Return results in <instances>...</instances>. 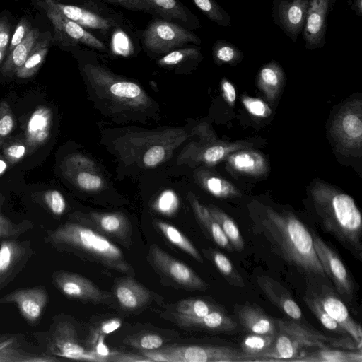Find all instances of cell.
Returning a JSON list of instances; mask_svg holds the SVG:
<instances>
[{"mask_svg": "<svg viewBox=\"0 0 362 362\" xmlns=\"http://www.w3.org/2000/svg\"><path fill=\"white\" fill-rule=\"evenodd\" d=\"M31 29L30 23L28 20L25 18H21L20 20L11 37L8 47L9 52L25 38Z\"/></svg>", "mask_w": 362, "mask_h": 362, "instance_id": "f5cc1de1", "label": "cell"}, {"mask_svg": "<svg viewBox=\"0 0 362 362\" xmlns=\"http://www.w3.org/2000/svg\"><path fill=\"white\" fill-rule=\"evenodd\" d=\"M8 163L4 156L0 155V175H3L8 169Z\"/></svg>", "mask_w": 362, "mask_h": 362, "instance_id": "be15d7a7", "label": "cell"}, {"mask_svg": "<svg viewBox=\"0 0 362 362\" xmlns=\"http://www.w3.org/2000/svg\"><path fill=\"white\" fill-rule=\"evenodd\" d=\"M256 281L270 302L293 320L303 324L301 322L302 311L290 292L284 286L267 276H258Z\"/></svg>", "mask_w": 362, "mask_h": 362, "instance_id": "ffe728a7", "label": "cell"}, {"mask_svg": "<svg viewBox=\"0 0 362 362\" xmlns=\"http://www.w3.org/2000/svg\"><path fill=\"white\" fill-rule=\"evenodd\" d=\"M6 54V49H0V63L4 59Z\"/></svg>", "mask_w": 362, "mask_h": 362, "instance_id": "03108f58", "label": "cell"}, {"mask_svg": "<svg viewBox=\"0 0 362 362\" xmlns=\"http://www.w3.org/2000/svg\"><path fill=\"white\" fill-rule=\"evenodd\" d=\"M205 254L230 285L239 288H243L245 286L242 276L235 269L231 261L224 254L211 249L206 250Z\"/></svg>", "mask_w": 362, "mask_h": 362, "instance_id": "d6a6232c", "label": "cell"}, {"mask_svg": "<svg viewBox=\"0 0 362 362\" xmlns=\"http://www.w3.org/2000/svg\"><path fill=\"white\" fill-rule=\"evenodd\" d=\"M110 4L119 6L133 11L150 13L148 6L142 0H104Z\"/></svg>", "mask_w": 362, "mask_h": 362, "instance_id": "11a10c76", "label": "cell"}, {"mask_svg": "<svg viewBox=\"0 0 362 362\" xmlns=\"http://www.w3.org/2000/svg\"><path fill=\"white\" fill-rule=\"evenodd\" d=\"M15 119L13 112L6 100L0 101V147L13 132Z\"/></svg>", "mask_w": 362, "mask_h": 362, "instance_id": "ee69618b", "label": "cell"}, {"mask_svg": "<svg viewBox=\"0 0 362 362\" xmlns=\"http://www.w3.org/2000/svg\"><path fill=\"white\" fill-rule=\"evenodd\" d=\"M212 54L218 64L235 65L243 58V54L236 46L224 40L215 42L212 47Z\"/></svg>", "mask_w": 362, "mask_h": 362, "instance_id": "ab89813d", "label": "cell"}, {"mask_svg": "<svg viewBox=\"0 0 362 362\" xmlns=\"http://www.w3.org/2000/svg\"><path fill=\"white\" fill-rule=\"evenodd\" d=\"M143 355L153 361H258L257 359L244 354L241 349L228 346H168L155 351H144Z\"/></svg>", "mask_w": 362, "mask_h": 362, "instance_id": "5b68a950", "label": "cell"}, {"mask_svg": "<svg viewBox=\"0 0 362 362\" xmlns=\"http://www.w3.org/2000/svg\"><path fill=\"white\" fill-rule=\"evenodd\" d=\"M205 187L213 195L221 197L238 196V191L230 183L218 177H209L204 181Z\"/></svg>", "mask_w": 362, "mask_h": 362, "instance_id": "7bdbcfd3", "label": "cell"}, {"mask_svg": "<svg viewBox=\"0 0 362 362\" xmlns=\"http://www.w3.org/2000/svg\"><path fill=\"white\" fill-rule=\"evenodd\" d=\"M163 344L162 337L154 334H145L132 343L133 346L146 351L159 349Z\"/></svg>", "mask_w": 362, "mask_h": 362, "instance_id": "f907efd6", "label": "cell"}, {"mask_svg": "<svg viewBox=\"0 0 362 362\" xmlns=\"http://www.w3.org/2000/svg\"><path fill=\"white\" fill-rule=\"evenodd\" d=\"M232 150V146L222 145L212 146L205 150L203 154V158L208 163H214L221 160Z\"/></svg>", "mask_w": 362, "mask_h": 362, "instance_id": "816d5d0a", "label": "cell"}, {"mask_svg": "<svg viewBox=\"0 0 362 362\" xmlns=\"http://www.w3.org/2000/svg\"><path fill=\"white\" fill-rule=\"evenodd\" d=\"M77 185L85 190H96L101 187L103 181L100 176L86 171H80L75 177Z\"/></svg>", "mask_w": 362, "mask_h": 362, "instance_id": "7dc6e473", "label": "cell"}, {"mask_svg": "<svg viewBox=\"0 0 362 362\" xmlns=\"http://www.w3.org/2000/svg\"><path fill=\"white\" fill-rule=\"evenodd\" d=\"M107 361L115 362H139V361H153L144 355L139 356L129 354H112L107 358Z\"/></svg>", "mask_w": 362, "mask_h": 362, "instance_id": "9f6ffc18", "label": "cell"}, {"mask_svg": "<svg viewBox=\"0 0 362 362\" xmlns=\"http://www.w3.org/2000/svg\"><path fill=\"white\" fill-rule=\"evenodd\" d=\"M177 313L194 317H202L211 312L223 310L216 304L202 299H185L177 303L175 306Z\"/></svg>", "mask_w": 362, "mask_h": 362, "instance_id": "f35d334b", "label": "cell"}, {"mask_svg": "<svg viewBox=\"0 0 362 362\" xmlns=\"http://www.w3.org/2000/svg\"><path fill=\"white\" fill-rule=\"evenodd\" d=\"M27 152L26 146L21 142H13L3 147L4 156L9 165H14L21 161Z\"/></svg>", "mask_w": 362, "mask_h": 362, "instance_id": "bcb514c9", "label": "cell"}, {"mask_svg": "<svg viewBox=\"0 0 362 362\" xmlns=\"http://www.w3.org/2000/svg\"><path fill=\"white\" fill-rule=\"evenodd\" d=\"M52 124V112L46 106H40L30 116L25 132V141L30 149L44 145L49 138Z\"/></svg>", "mask_w": 362, "mask_h": 362, "instance_id": "603a6c76", "label": "cell"}, {"mask_svg": "<svg viewBox=\"0 0 362 362\" xmlns=\"http://www.w3.org/2000/svg\"><path fill=\"white\" fill-rule=\"evenodd\" d=\"M17 336L12 335L0 343V362H55L61 361L59 357L46 354H35L18 347Z\"/></svg>", "mask_w": 362, "mask_h": 362, "instance_id": "4316f807", "label": "cell"}, {"mask_svg": "<svg viewBox=\"0 0 362 362\" xmlns=\"http://www.w3.org/2000/svg\"><path fill=\"white\" fill-rule=\"evenodd\" d=\"M43 201L50 212L55 216L62 215L66 210V201L58 190L45 192L43 194Z\"/></svg>", "mask_w": 362, "mask_h": 362, "instance_id": "f6af8a7d", "label": "cell"}, {"mask_svg": "<svg viewBox=\"0 0 362 362\" xmlns=\"http://www.w3.org/2000/svg\"><path fill=\"white\" fill-rule=\"evenodd\" d=\"M165 156V150L161 146H154L150 148L144 154V163L148 167H153L160 163Z\"/></svg>", "mask_w": 362, "mask_h": 362, "instance_id": "db71d44e", "label": "cell"}, {"mask_svg": "<svg viewBox=\"0 0 362 362\" xmlns=\"http://www.w3.org/2000/svg\"><path fill=\"white\" fill-rule=\"evenodd\" d=\"M284 80V71L279 64L274 61L264 64L257 76L259 87L264 90L269 98L275 97Z\"/></svg>", "mask_w": 362, "mask_h": 362, "instance_id": "f546056e", "label": "cell"}, {"mask_svg": "<svg viewBox=\"0 0 362 362\" xmlns=\"http://www.w3.org/2000/svg\"><path fill=\"white\" fill-rule=\"evenodd\" d=\"M40 38V31L37 28H32L25 38L10 51L0 69L1 73L4 76L15 74L25 62Z\"/></svg>", "mask_w": 362, "mask_h": 362, "instance_id": "d4e9b609", "label": "cell"}, {"mask_svg": "<svg viewBox=\"0 0 362 362\" xmlns=\"http://www.w3.org/2000/svg\"><path fill=\"white\" fill-rule=\"evenodd\" d=\"M303 300L308 308L325 328L342 337H350L348 332L324 310L315 296L314 292L311 291L309 294L305 295Z\"/></svg>", "mask_w": 362, "mask_h": 362, "instance_id": "74e56055", "label": "cell"}, {"mask_svg": "<svg viewBox=\"0 0 362 362\" xmlns=\"http://www.w3.org/2000/svg\"><path fill=\"white\" fill-rule=\"evenodd\" d=\"M314 248L321 266L334 283L338 293L348 303L352 300L354 284L338 255L319 235L312 233Z\"/></svg>", "mask_w": 362, "mask_h": 362, "instance_id": "ba28073f", "label": "cell"}, {"mask_svg": "<svg viewBox=\"0 0 362 362\" xmlns=\"http://www.w3.org/2000/svg\"><path fill=\"white\" fill-rule=\"evenodd\" d=\"M336 0H309L302 30L305 48L313 50L326 42L327 19Z\"/></svg>", "mask_w": 362, "mask_h": 362, "instance_id": "9a60e30c", "label": "cell"}, {"mask_svg": "<svg viewBox=\"0 0 362 362\" xmlns=\"http://www.w3.org/2000/svg\"><path fill=\"white\" fill-rule=\"evenodd\" d=\"M189 199L198 221L211 239L220 247L228 252L234 251L229 240L208 209L202 205L193 194L189 195Z\"/></svg>", "mask_w": 362, "mask_h": 362, "instance_id": "484cf974", "label": "cell"}, {"mask_svg": "<svg viewBox=\"0 0 362 362\" xmlns=\"http://www.w3.org/2000/svg\"><path fill=\"white\" fill-rule=\"evenodd\" d=\"M54 286L66 297L82 302L106 303L109 293L100 290L84 276L65 270H56L51 276Z\"/></svg>", "mask_w": 362, "mask_h": 362, "instance_id": "30bf717a", "label": "cell"}, {"mask_svg": "<svg viewBox=\"0 0 362 362\" xmlns=\"http://www.w3.org/2000/svg\"><path fill=\"white\" fill-rule=\"evenodd\" d=\"M33 335L47 355L74 360L106 361L95 351L86 349L81 344L74 325L59 315L53 318L47 332H35Z\"/></svg>", "mask_w": 362, "mask_h": 362, "instance_id": "277c9868", "label": "cell"}, {"mask_svg": "<svg viewBox=\"0 0 362 362\" xmlns=\"http://www.w3.org/2000/svg\"><path fill=\"white\" fill-rule=\"evenodd\" d=\"M191 1L211 21L223 27H226L230 25V16L214 0Z\"/></svg>", "mask_w": 362, "mask_h": 362, "instance_id": "b9f144b4", "label": "cell"}, {"mask_svg": "<svg viewBox=\"0 0 362 362\" xmlns=\"http://www.w3.org/2000/svg\"><path fill=\"white\" fill-rule=\"evenodd\" d=\"M276 335L249 334L240 343V349L246 355L264 361L260 356L273 344Z\"/></svg>", "mask_w": 362, "mask_h": 362, "instance_id": "8d00e7d4", "label": "cell"}, {"mask_svg": "<svg viewBox=\"0 0 362 362\" xmlns=\"http://www.w3.org/2000/svg\"><path fill=\"white\" fill-rule=\"evenodd\" d=\"M361 103L348 105L336 117L332 132L346 148L360 147L362 139Z\"/></svg>", "mask_w": 362, "mask_h": 362, "instance_id": "e0dca14e", "label": "cell"}, {"mask_svg": "<svg viewBox=\"0 0 362 362\" xmlns=\"http://www.w3.org/2000/svg\"><path fill=\"white\" fill-rule=\"evenodd\" d=\"M42 6L54 27V38L64 45L82 44L93 49L107 52L106 45L82 26L67 18L45 4Z\"/></svg>", "mask_w": 362, "mask_h": 362, "instance_id": "8fae6325", "label": "cell"}, {"mask_svg": "<svg viewBox=\"0 0 362 362\" xmlns=\"http://www.w3.org/2000/svg\"><path fill=\"white\" fill-rule=\"evenodd\" d=\"M253 221L255 232L264 237L273 252L288 264L307 276H325L312 235L295 215L267 207Z\"/></svg>", "mask_w": 362, "mask_h": 362, "instance_id": "6da1fadb", "label": "cell"}, {"mask_svg": "<svg viewBox=\"0 0 362 362\" xmlns=\"http://www.w3.org/2000/svg\"><path fill=\"white\" fill-rule=\"evenodd\" d=\"M2 200L0 199V239L18 238L21 235L32 230L34 225L25 220L15 223L1 211Z\"/></svg>", "mask_w": 362, "mask_h": 362, "instance_id": "60d3db41", "label": "cell"}, {"mask_svg": "<svg viewBox=\"0 0 362 362\" xmlns=\"http://www.w3.org/2000/svg\"><path fill=\"white\" fill-rule=\"evenodd\" d=\"M48 301V292L41 285L16 289L0 298V303L14 304L32 327L40 323Z\"/></svg>", "mask_w": 362, "mask_h": 362, "instance_id": "4fadbf2b", "label": "cell"}, {"mask_svg": "<svg viewBox=\"0 0 362 362\" xmlns=\"http://www.w3.org/2000/svg\"><path fill=\"white\" fill-rule=\"evenodd\" d=\"M349 4L351 8L354 10L358 16H362V0L349 1Z\"/></svg>", "mask_w": 362, "mask_h": 362, "instance_id": "6125c7cd", "label": "cell"}, {"mask_svg": "<svg viewBox=\"0 0 362 362\" xmlns=\"http://www.w3.org/2000/svg\"><path fill=\"white\" fill-rule=\"evenodd\" d=\"M150 13L162 19L175 22L187 29H198L200 22L179 0H142Z\"/></svg>", "mask_w": 362, "mask_h": 362, "instance_id": "44dd1931", "label": "cell"}, {"mask_svg": "<svg viewBox=\"0 0 362 362\" xmlns=\"http://www.w3.org/2000/svg\"><path fill=\"white\" fill-rule=\"evenodd\" d=\"M221 88L226 101L230 105H233L236 99V91L233 85L227 79H223L221 82Z\"/></svg>", "mask_w": 362, "mask_h": 362, "instance_id": "680465c9", "label": "cell"}, {"mask_svg": "<svg viewBox=\"0 0 362 362\" xmlns=\"http://www.w3.org/2000/svg\"><path fill=\"white\" fill-rule=\"evenodd\" d=\"M313 197L324 229L361 261L362 218L353 198L328 188L317 189Z\"/></svg>", "mask_w": 362, "mask_h": 362, "instance_id": "3957f363", "label": "cell"}, {"mask_svg": "<svg viewBox=\"0 0 362 362\" xmlns=\"http://www.w3.org/2000/svg\"><path fill=\"white\" fill-rule=\"evenodd\" d=\"M49 47V40H39L25 62L16 73L17 77L28 78L34 76L44 62Z\"/></svg>", "mask_w": 362, "mask_h": 362, "instance_id": "836d02e7", "label": "cell"}, {"mask_svg": "<svg viewBox=\"0 0 362 362\" xmlns=\"http://www.w3.org/2000/svg\"><path fill=\"white\" fill-rule=\"evenodd\" d=\"M238 305L235 313L238 321L250 334H276L275 319L268 315L260 307L249 303Z\"/></svg>", "mask_w": 362, "mask_h": 362, "instance_id": "7402d4cb", "label": "cell"}, {"mask_svg": "<svg viewBox=\"0 0 362 362\" xmlns=\"http://www.w3.org/2000/svg\"><path fill=\"white\" fill-rule=\"evenodd\" d=\"M309 0H273L272 17L290 39L296 42L302 32Z\"/></svg>", "mask_w": 362, "mask_h": 362, "instance_id": "2e32d148", "label": "cell"}, {"mask_svg": "<svg viewBox=\"0 0 362 362\" xmlns=\"http://www.w3.org/2000/svg\"><path fill=\"white\" fill-rule=\"evenodd\" d=\"M13 334H0V343L2 341L6 340L9 337H11Z\"/></svg>", "mask_w": 362, "mask_h": 362, "instance_id": "e7e4bbea", "label": "cell"}, {"mask_svg": "<svg viewBox=\"0 0 362 362\" xmlns=\"http://www.w3.org/2000/svg\"><path fill=\"white\" fill-rule=\"evenodd\" d=\"M150 260L162 274L189 290L206 291L209 284L186 264L173 258L156 245L149 250Z\"/></svg>", "mask_w": 362, "mask_h": 362, "instance_id": "7c38bea8", "label": "cell"}, {"mask_svg": "<svg viewBox=\"0 0 362 362\" xmlns=\"http://www.w3.org/2000/svg\"><path fill=\"white\" fill-rule=\"evenodd\" d=\"M119 305L127 310H136L144 306L150 298V292L130 277L119 280L115 288Z\"/></svg>", "mask_w": 362, "mask_h": 362, "instance_id": "cb8c5ba5", "label": "cell"}, {"mask_svg": "<svg viewBox=\"0 0 362 362\" xmlns=\"http://www.w3.org/2000/svg\"><path fill=\"white\" fill-rule=\"evenodd\" d=\"M290 361L301 362H361V349H332L329 347L319 348L313 352L299 354Z\"/></svg>", "mask_w": 362, "mask_h": 362, "instance_id": "83f0119b", "label": "cell"}, {"mask_svg": "<svg viewBox=\"0 0 362 362\" xmlns=\"http://www.w3.org/2000/svg\"><path fill=\"white\" fill-rule=\"evenodd\" d=\"M177 204L176 194L171 190H165L159 197L157 206L160 211L168 214L177 208Z\"/></svg>", "mask_w": 362, "mask_h": 362, "instance_id": "681fc988", "label": "cell"}, {"mask_svg": "<svg viewBox=\"0 0 362 362\" xmlns=\"http://www.w3.org/2000/svg\"><path fill=\"white\" fill-rule=\"evenodd\" d=\"M11 36V28L5 18H0V49H6Z\"/></svg>", "mask_w": 362, "mask_h": 362, "instance_id": "6f0895ef", "label": "cell"}, {"mask_svg": "<svg viewBox=\"0 0 362 362\" xmlns=\"http://www.w3.org/2000/svg\"><path fill=\"white\" fill-rule=\"evenodd\" d=\"M83 69L93 82L105 86L113 98L133 105L145 103L146 95L136 83L118 78L100 66L88 64Z\"/></svg>", "mask_w": 362, "mask_h": 362, "instance_id": "5bb4252c", "label": "cell"}, {"mask_svg": "<svg viewBox=\"0 0 362 362\" xmlns=\"http://www.w3.org/2000/svg\"><path fill=\"white\" fill-rule=\"evenodd\" d=\"M34 255L30 240H1L0 291L17 277Z\"/></svg>", "mask_w": 362, "mask_h": 362, "instance_id": "9c48e42d", "label": "cell"}, {"mask_svg": "<svg viewBox=\"0 0 362 362\" xmlns=\"http://www.w3.org/2000/svg\"><path fill=\"white\" fill-rule=\"evenodd\" d=\"M202 58L201 49L197 45L183 47L173 50L158 60L164 67H177L185 62H196Z\"/></svg>", "mask_w": 362, "mask_h": 362, "instance_id": "d590c367", "label": "cell"}, {"mask_svg": "<svg viewBox=\"0 0 362 362\" xmlns=\"http://www.w3.org/2000/svg\"><path fill=\"white\" fill-rule=\"evenodd\" d=\"M92 2V1H90ZM44 4L57 10L67 18L78 23L86 30L88 29L99 33L100 35L109 37L119 31L124 25V18L121 16L93 6H79L64 4L56 0H44Z\"/></svg>", "mask_w": 362, "mask_h": 362, "instance_id": "52a82bcc", "label": "cell"}, {"mask_svg": "<svg viewBox=\"0 0 362 362\" xmlns=\"http://www.w3.org/2000/svg\"><path fill=\"white\" fill-rule=\"evenodd\" d=\"M122 325L119 319L114 318L103 322L100 328V333L102 334H110L117 329Z\"/></svg>", "mask_w": 362, "mask_h": 362, "instance_id": "91938a15", "label": "cell"}, {"mask_svg": "<svg viewBox=\"0 0 362 362\" xmlns=\"http://www.w3.org/2000/svg\"><path fill=\"white\" fill-rule=\"evenodd\" d=\"M92 221L100 230L121 240H127L131 233L127 219L119 214H93Z\"/></svg>", "mask_w": 362, "mask_h": 362, "instance_id": "f1b7e54d", "label": "cell"}, {"mask_svg": "<svg viewBox=\"0 0 362 362\" xmlns=\"http://www.w3.org/2000/svg\"><path fill=\"white\" fill-rule=\"evenodd\" d=\"M44 230L45 242L57 251L73 254L119 272H128L131 268L117 246L83 224L69 221L55 229Z\"/></svg>", "mask_w": 362, "mask_h": 362, "instance_id": "7a4b0ae2", "label": "cell"}, {"mask_svg": "<svg viewBox=\"0 0 362 362\" xmlns=\"http://www.w3.org/2000/svg\"><path fill=\"white\" fill-rule=\"evenodd\" d=\"M173 321L182 328L230 332L236 329V322L223 310L211 312L202 317H194L173 312Z\"/></svg>", "mask_w": 362, "mask_h": 362, "instance_id": "d6986e66", "label": "cell"}, {"mask_svg": "<svg viewBox=\"0 0 362 362\" xmlns=\"http://www.w3.org/2000/svg\"><path fill=\"white\" fill-rule=\"evenodd\" d=\"M78 1H86V2H88V1H95V0H78Z\"/></svg>", "mask_w": 362, "mask_h": 362, "instance_id": "003e7915", "label": "cell"}, {"mask_svg": "<svg viewBox=\"0 0 362 362\" xmlns=\"http://www.w3.org/2000/svg\"><path fill=\"white\" fill-rule=\"evenodd\" d=\"M322 288L320 293L314 294L324 310L361 346L362 332L360 325L352 318L345 304L337 296L329 292L326 286Z\"/></svg>", "mask_w": 362, "mask_h": 362, "instance_id": "ac0fdd59", "label": "cell"}, {"mask_svg": "<svg viewBox=\"0 0 362 362\" xmlns=\"http://www.w3.org/2000/svg\"><path fill=\"white\" fill-rule=\"evenodd\" d=\"M141 39L146 52L166 54L188 44L201 45V40L192 32L175 22L156 18L142 31Z\"/></svg>", "mask_w": 362, "mask_h": 362, "instance_id": "8992f818", "label": "cell"}, {"mask_svg": "<svg viewBox=\"0 0 362 362\" xmlns=\"http://www.w3.org/2000/svg\"><path fill=\"white\" fill-rule=\"evenodd\" d=\"M209 211L220 226L234 250L242 251L245 248V241L234 221L219 208L210 206Z\"/></svg>", "mask_w": 362, "mask_h": 362, "instance_id": "4dcf8cb0", "label": "cell"}, {"mask_svg": "<svg viewBox=\"0 0 362 362\" xmlns=\"http://www.w3.org/2000/svg\"><path fill=\"white\" fill-rule=\"evenodd\" d=\"M156 224L171 243L187 252L197 262L200 263L203 262L202 257L196 247L178 229L163 221H156Z\"/></svg>", "mask_w": 362, "mask_h": 362, "instance_id": "e575fe53", "label": "cell"}, {"mask_svg": "<svg viewBox=\"0 0 362 362\" xmlns=\"http://www.w3.org/2000/svg\"><path fill=\"white\" fill-rule=\"evenodd\" d=\"M242 101L247 110L254 116L266 117L271 113V110L267 104L260 99L244 97Z\"/></svg>", "mask_w": 362, "mask_h": 362, "instance_id": "c3c4849f", "label": "cell"}, {"mask_svg": "<svg viewBox=\"0 0 362 362\" xmlns=\"http://www.w3.org/2000/svg\"><path fill=\"white\" fill-rule=\"evenodd\" d=\"M229 164L235 170L248 174H259L266 170L264 158L254 151H240L231 155L228 158Z\"/></svg>", "mask_w": 362, "mask_h": 362, "instance_id": "1f68e13d", "label": "cell"}, {"mask_svg": "<svg viewBox=\"0 0 362 362\" xmlns=\"http://www.w3.org/2000/svg\"><path fill=\"white\" fill-rule=\"evenodd\" d=\"M104 337L103 334L99 336L98 341L97 345L95 346V352L104 358L106 361H107V358L112 355V354L109 351L108 348L103 342Z\"/></svg>", "mask_w": 362, "mask_h": 362, "instance_id": "94428289", "label": "cell"}]
</instances>
